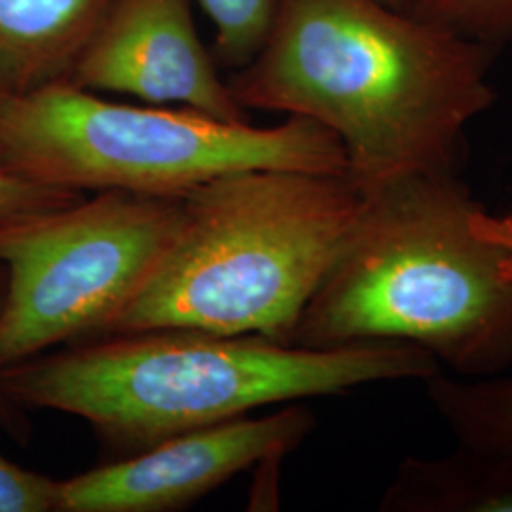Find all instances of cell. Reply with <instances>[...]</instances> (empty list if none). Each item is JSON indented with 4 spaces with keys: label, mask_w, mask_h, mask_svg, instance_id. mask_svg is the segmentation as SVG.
<instances>
[{
    "label": "cell",
    "mask_w": 512,
    "mask_h": 512,
    "mask_svg": "<svg viewBox=\"0 0 512 512\" xmlns=\"http://www.w3.org/2000/svg\"><path fill=\"white\" fill-rule=\"evenodd\" d=\"M344 253L311 296L294 346L401 342L463 378L512 366V283L478 238L480 207L456 173H406L365 190Z\"/></svg>",
    "instance_id": "obj_3"
},
{
    "label": "cell",
    "mask_w": 512,
    "mask_h": 512,
    "mask_svg": "<svg viewBox=\"0 0 512 512\" xmlns=\"http://www.w3.org/2000/svg\"><path fill=\"white\" fill-rule=\"evenodd\" d=\"M4 287H6V275H4V268L0 266V308H2V300H4ZM0 431L8 433L12 439L19 440V442H25L31 433V425L23 414V408L8 397V393L2 385V374H0Z\"/></svg>",
    "instance_id": "obj_17"
},
{
    "label": "cell",
    "mask_w": 512,
    "mask_h": 512,
    "mask_svg": "<svg viewBox=\"0 0 512 512\" xmlns=\"http://www.w3.org/2000/svg\"><path fill=\"white\" fill-rule=\"evenodd\" d=\"M215 25L211 54L220 69L249 65L270 35L277 0H198Z\"/></svg>",
    "instance_id": "obj_12"
},
{
    "label": "cell",
    "mask_w": 512,
    "mask_h": 512,
    "mask_svg": "<svg viewBox=\"0 0 512 512\" xmlns=\"http://www.w3.org/2000/svg\"><path fill=\"white\" fill-rule=\"evenodd\" d=\"M61 480L29 471L0 452V512H59Z\"/></svg>",
    "instance_id": "obj_15"
},
{
    "label": "cell",
    "mask_w": 512,
    "mask_h": 512,
    "mask_svg": "<svg viewBox=\"0 0 512 512\" xmlns=\"http://www.w3.org/2000/svg\"><path fill=\"white\" fill-rule=\"evenodd\" d=\"M0 167H2V165H0Z\"/></svg>",
    "instance_id": "obj_19"
},
{
    "label": "cell",
    "mask_w": 512,
    "mask_h": 512,
    "mask_svg": "<svg viewBox=\"0 0 512 512\" xmlns=\"http://www.w3.org/2000/svg\"><path fill=\"white\" fill-rule=\"evenodd\" d=\"M495 52L382 0H277L264 46L228 86L245 110L332 131L363 190L456 173L465 129L492 107Z\"/></svg>",
    "instance_id": "obj_1"
},
{
    "label": "cell",
    "mask_w": 512,
    "mask_h": 512,
    "mask_svg": "<svg viewBox=\"0 0 512 512\" xmlns=\"http://www.w3.org/2000/svg\"><path fill=\"white\" fill-rule=\"evenodd\" d=\"M365 202L349 175L253 169L203 184L184 196L169 247L101 336L194 329L291 344Z\"/></svg>",
    "instance_id": "obj_4"
},
{
    "label": "cell",
    "mask_w": 512,
    "mask_h": 512,
    "mask_svg": "<svg viewBox=\"0 0 512 512\" xmlns=\"http://www.w3.org/2000/svg\"><path fill=\"white\" fill-rule=\"evenodd\" d=\"M112 0H0V93L69 82Z\"/></svg>",
    "instance_id": "obj_9"
},
{
    "label": "cell",
    "mask_w": 512,
    "mask_h": 512,
    "mask_svg": "<svg viewBox=\"0 0 512 512\" xmlns=\"http://www.w3.org/2000/svg\"><path fill=\"white\" fill-rule=\"evenodd\" d=\"M439 370L433 355L401 342L304 348L253 334L150 329L55 348L0 374L23 410L71 414L135 454L270 404L387 380L425 382Z\"/></svg>",
    "instance_id": "obj_2"
},
{
    "label": "cell",
    "mask_w": 512,
    "mask_h": 512,
    "mask_svg": "<svg viewBox=\"0 0 512 512\" xmlns=\"http://www.w3.org/2000/svg\"><path fill=\"white\" fill-rule=\"evenodd\" d=\"M311 425L308 410L287 408L184 431L122 461L61 480L59 512L183 509L258 463L287 456Z\"/></svg>",
    "instance_id": "obj_7"
},
{
    "label": "cell",
    "mask_w": 512,
    "mask_h": 512,
    "mask_svg": "<svg viewBox=\"0 0 512 512\" xmlns=\"http://www.w3.org/2000/svg\"><path fill=\"white\" fill-rule=\"evenodd\" d=\"M69 82L249 122L198 35L192 0H112Z\"/></svg>",
    "instance_id": "obj_8"
},
{
    "label": "cell",
    "mask_w": 512,
    "mask_h": 512,
    "mask_svg": "<svg viewBox=\"0 0 512 512\" xmlns=\"http://www.w3.org/2000/svg\"><path fill=\"white\" fill-rule=\"evenodd\" d=\"M84 196L82 192L33 183L0 167V230L69 207Z\"/></svg>",
    "instance_id": "obj_14"
},
{
    "label": "cell",
    "mask_w": 512,
    "mask_h": 512,
    "mask_svg": "<svg viewBox=\"0 0 512 512\" xmlns=\"http://www.w3.org/2000/svg\"><path fill=\"white\" fill-rule=\"evenodd\" d=\"M382 511L512 512V450L459 442L444 458H406Z\"/></svg>",
    "instance_id": "obj_10"
},
{
    "label": "cell",
    "mask_w": 512,
    "mask_h": 512,
    "mask_svg": "<svg viewBox=\"0 0 512 512\" xmlns=\"http://www.w3.org/2000/svg\"><path fill=\"white\" fill-rule=\"evenodd\" d=\"M384 4L387 6H391V8H399V10H406V6H408V2L410 0H382Z\"/></svg>",
    "instance_id": "obj_18"
},
{
    "label": "cell",
    "mask_w": 512,
    "mask_h": 512,
    "mask_svg": "<svg viewBox=\"0 0 512 512\" xmlns=\"http://www.w3.org/2000/svg\"><path fill=\"white\" fill-rule=\"evenodd\" d=\"M435 403L459 442L512 450V374L446 378Z\"/></svg>",
    "instance_id": "obj_11"
},
{
    "label": "cell",
    "mask_w": 512,
    "mask_h": 512,
    "mask_svg": "<svg viewBox=\"0 0 512 512\" xmlns=\"http://www.w3.org/2000/svg\"><path fill=\"white\" fill-rule=\"evenodd\" d=\"M183 198L95 192L0 230V370L109 327L175 236Z\"/></svg>",
    "instance_id": "obj_6"
},
{
    "label": "cell",
    "mask_w": 512,
    "mask_h": 512,
    "mask_svg": "<svg viewBox=\"0 0 512 512\" xmlns=\"http://www.w3.org/2000/svg\"><path fill=\"white\" fill-rule=\"evenodd\" d=\"M471 228L478 238L494 243L503 251L501 274L512 283V211L501 217H494L480 205L471 215Z\"/></svg>",
    "instance_id": "obj_16"
},
{
    "label": "cell",
    "mask_w": 512,
    "mask_h": 512,
    "mask_svg": "<svg viewBox=\"0 0 512 512\" xmlns=\"http://www.w3.org/2000/svg\"><path fill=\"white\" fill-rule=\"evenodd\" d=\"M406 10L494 52L512 42V0H410Z\"/></svg>",
    "instance_id": "obj_13"
},
{
    "label": "cell",
    "mask_w": 512,
    "mask_h": 512,
    "mask_svg": "<svg viewBox=\"0 0 512 512\" xmlns=\"http://www.w3.org/2000/svg\"><path fill=\"white\" fill-rule=\"evenodd\" d=\"M0 165L82 194L162 198L253 169L348 175L340 139L308 118L256 128L188 107L114 103L71 82L0 93Z\"/></svg>",
    "instance_id": "obj_5"
}]
</instances>
